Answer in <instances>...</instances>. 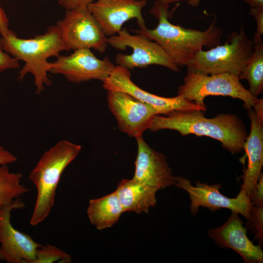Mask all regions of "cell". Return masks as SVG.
Segmentation results:
<instances>
[{
    "mask_svg": "<svg viewBox=\"0 0 263 263\" xmlns=\"http://www.w3.org/2000/svg\"><path fill=\"white\" fill-rule=\"evenodd\" d=\"M169 6L154 2L150 12L158 20L155 28L131 30L157 43L179 67L186 66L204 47L211 48L220 44L223 30L216 25V18L205 31L186 28L170 22L172 12Z\"/></svg>",
    "mask_w": 263,
    "mask_h": 263,
    "instance_id": "obj_1",
    "label": "cell"
},
{
    "mask_svg": "<svg viewBox=\"0 0 263 263\" xmlns=\"http://www.w3.org/2000/svg\"><path fill=\"white\" fill-rule=\"evenodd\" d=\"M204 111H174L153 118L149 130L152 132L168 129L182 135L193 134L206 136L220 141L232 154L240 152L248 136L242 120L236 114H219L208 118Z\"/></svg>",
    "mask_w": 263,
    "mask_h": 263,
    "instance_id": "obj_2",
    "label": "cell"
},
{
    "mask_svg": "<svg viewBox=\"0 0 263 263\" xmlns=\"http://www.w3.org/2000/svg\"><path fill=\"white\" fill-rule=\"evenodd\" d=\"M0 39L6 52L25 63L19 72L18 80L22 81L26 75L32 74L37 94H40L45 86L52 84L48 76L51 62L47 60L50 57H57L60 52L66 51L56 25L50 26L43 34L32 38H19L11 30Z\"/></svg>",
    "mask_w": 263,
    "mask_h": 263,
    "instance_id": "obj_3",
    "label": "cell"
},
{
    "mask_svg": "<svg viewBox=\"0 0 263 263\" xmlns=\"http://www.w3.org/2000/svg\"><path fill=\"white\" fill-rule=\"evenodd\" d=\"M80 145L62 140L45 151L31 171L28 178L36 187L37 197L29 223L36 226L49 216L62 174L81 151Z\"/></svg>",
    "mask_w": 263,
    "mask_h": 263,
    "instance_id": "obj_4",
    "label": "cell"
},
{
    "mask_svg": "<svg viewBox=\"0 0 263 263\" xmlns=\"http://www.w3.org/2000/svg\"><path fill=\"white\" fill-rule=\"evenodd\" d=\"M254 46L242 26L224 44L198 52L188 63L187 70L207 75L229 73L238 76L251 57Z\"/></svg>",
    "mask_w": 263,
    "mask_h": 263,
    "instance_id": "obj_5",
    "label": "cell"
},
{
    "mask_svg": "<svg viewBox=\"0 0 263 263\" xmlns=\"http://www.w3.org/2000/svg\"><path fill=\"white\" fill-rule=\"evenodd\" d=\"M178 95L200 106H205L204 99L212 96H227L244 102L247 110L254 107L258 99L246 89L237 75L229 73L207 75L190 70L179 86Z\"/></svg>",
    "mask_w": 263,
    "mask_h": 263,
    "instance_id": "obj_6",
    "label": "cell"
},
{
    "mask_svg": "<svg viewBox=\"0 0 263 263\" xmlns=\"http://www.w3.org/2000/svg\"><path fill=\"white\" fill-rule=\"evenodd\" d=\"M56 26L66 51L93 49L103 53L107 48L108 38L87 6L67 10Z\"/></svg>",
    "mask_w": 263,
    "mask_h": 263,
    "instance_id": "obj_7",
    "label": "cell"
},
{
    "mask_svg": "<svg viewBox=\"0 0 263 263\" xmlns=\"http://www.w3.org/2000/svg\"><path fill=\"white\" fill-rule=\"evenodd\" d=\"M107 42L117 50L124 51L129 47L132 50L131 55L117 54L115 56L116 65L130 70L157 65L173 72L180 71L179 67L157 43L140 34L132 35L126 29H122L116 35L108 38Z\"/></svg>",
    "mask_w": 263,
    "mask_h": 263,
    "instance_id": "obj_8",
    "label": "cell"
},
{
    "mask_svg": "<svg viewBox=\"0 0 263 263\" xmlns=\"http://www.w3.org/2000/svg\"><path fill=\"white\" fill-rule=\"evenodd\" d=\"M175 186L185 190L189 195L190 210L192 215H195L201 207L211 211L224 208L241 214L249 221L252 205L243 189H241L236 198H231L221 193V184L210 185L197 181L193 186L188 179L182 176L175 177Z\"/></svg>",
    "mask_w": 263,
    "mask_h": 263,
    "instance_id": "obj_9",
    "label": "cell"
},
{
    "mask_svg": "<svg viewBox=\"0 0 263 263\" xmlns=\"http://www.w3.org/2000/svg\"><path fill=\"white\" fill-rule=\"evenodd\" d=\"M56 58L51 62L49 72L62 75L68 81L76 83L92 80L103 82L115 66L109 57L99 59L89 49L75 50L70 55Z\"/></svg>",
    "mask_w": 263,
    "mask_h": 263,
    "instance_id": "obj_10",
    "label": "cell"
},
{
    "mask_svg": "<svg viewBox=\"0 0 263 263\" xmlns=\"http://www.w3.org/2000/svg\"><path fill=\"white\" fill-rule=\"evenodd\" d=\"M102 84L108 91H120L128 94L139 101L152 106L158 114H167L174 111L202 110L207 107L189 102L180 95L173 97L160 96L147 92L137 86L132 80L129 70L115 65L111 74Z\"/></svg>",
    "mask_w": 263,
    "mask_h": 263,
    "instance_id": "obj_11",
    "label": "cell"
},
{
    "mask_svg": "<svg viewBox=\"0 0 263 263\" xmlns=\"http://www.w3.org/2000/svg\"><path fill=\"white\" fill-rule=\"evenodd\" d=\"M24 207V203L18 198L0 210V261L35 263L37 250L41 244L28 234L15 228L11 221L12 211Z\"/></svg>",
    "mask_w": 263,
    "mask_h": 263,
    "instance_id": "obj_12",
    "label": "cell"
},
{
    "mask_svg": "<svg viewBox=\"0 0 263 263\" xmlns=\"http://www.w3.org/2000/svg\"><path fill=\"white\" fill-rule=\"evenodd\" d=\"M107 99L118 129L135 139L143 136L144 132L150 129L154 116L158 114L150 105L124 92L109 91Z\"/></svg>",
    "mask_w": 263,
    "mask_h": 263,
    "instance_id": "obj_13",
    "label": "cell"
},
{
    "mask_svg": "<svg viewBox=\"0 0 263 263\" xmlns=\"http://www.w3.org/2000/svg\"><path fill=\"white\" fill-rule=\"evenodd\" d=\"M147 0H96L87 8L107 37L117 34L124 23L136 19L140 29L146 27L142 10Z\"/></svg>",
    "mask_w": 263,
    "mask_h": 263,
    "instance_id": "obj_14",
    "label": "cell"
},
{
    "mask_svg": "<svg viewBox=\"0 0 263 263\" xmlns=\"http://www.w3.org/2000/svg\"><path fill=\"white\" fill-rule=\"evenodd\" d=\"M136 139L138 149L132 179L158 190L174 185L175 177L165 156L152 149L143 136Z\"/></svg>",
    "mask_w": 263,
    "mask_h": 263,
    "instance_id": "obj_15",
    "label": "cell"
},
{
    "mask_svg": "<svg viewBox=\"0 0 263 263\" xmlns=\"http://www.w3.org/2000/svg\"><path fill=\"white\" fill-rule=\"evenodd\" d=\"M207 234L222 247L230 248L239 253L246 263H262L263 252L247 236L246 229L238 213L232 211L222 226L208 230Z\"/></svg>",
    "mask_w": 263,
    "mask_h": 263,
    "instance_id": "obj_16",
    "label": "cell"
},
{
    "mask_svg": "<svg viewBox=\"0 0 263 263\" xmlns=\"http://www.w3.org/2000/svg\"><path fill=\"white\" fill-rule=\"evenodd\" d=\"M248 110L251 129L244 144L243 149L248 158L247 168L242 176L243 189L248 196L257 183L263 166V117L252 108Z\"/></svg>",
    "mask_w": 263,
    "mask_h": 263,
    "instance_id": "obj_17",
    "label": "cell"
},
{
    "mask_svg": "<svg viewBox=\"0 0 263 263\" xmlns=\"http://www.w3.org/2000/svg\"><path fill=\"white\" fill-rule=\"evenodd\" d=\"M157 188L134 181L122 179L115 191L124 211L148 213L156 205Z\"/></svg>",
    "mask_w": 263,
    "mask_h": 263,
    "instance_id": "obj_18",
    "label": "cell"
},
{
    "mask_svg": "<svg viewBox=\"0 0 263 263\" xmlns=\"http://www.w3.org/2000/svg\"><path fill=\"white\" fill-rule=\"evenodd\" d=\"M124 212L115 191L91 199L87 210L90 223L99 230L114 225Z\"/></svg>",
    "mask_w": 263,
    "mask_h": 263,
    "instance_id": "obj_19",
    "label": "cell"
},
{
    "mask_svg": "<svg viewBox=\"0 0 263 263\" xmlns=\"http://www.w3.org/2000/svg\"><path fill=\"white\" fill-rule=\"evenodd\" d=\"M239 79L246 80L248 89L255 97L263 90V42L254 44L253 53L239 75Z\"/></svg>",
    "mask_w": 263,
    "mask_h": 263,
    "instance_id": "obj_20",
    "label": "cell"
},
{
    "mask_svg": "<svg viewBox=\"0 0 263 263\" xmlns=\"http://www.w3.org/2000/svg\"><path fill=\"white\" fill-rule=\"evenodd\" d=\"M22 175L10 170L8 165H0V210L29 191L21 183Z\"/></svg>",
    "mask_w": 263,
    "mask_h": 263,
    "instance_id": "obj_21",
    "label": "cell"
},
{
    "mask_svg": "<svg viewBox=\"0 0 263 263\" xmlns=\"http://www.w3.org/2000/svg\"><path fill=\"white\" fill-rule=\"evenodd\" d=\"M71 261L70 255L66 252L49 244L38 248L35 263H69Z\"/></svg>",
    "mask_w": 263,
    "mask_h": 263,
    "instance_id": "obj_22",
    "label": "cell"
},
{
    "mask_svg": "<svg viewBox=\"0 0 263 263\" xmlns=\"http://www.w3.org/2000/svg\"><path fill=\"white\" fill-rule=\"evenodd\" d=\"M248 222L251 223L255 230L257 238L262 243L263 238V206H252L250 210V218Z\"/></svg>",
    "mask_w": 263,
    "mask_h": 263,
    "instance_id": "obj_23",
    "label": "cell"
},
{
    "mask_svg": "<svg viewBox=\"0 0 263 263\" xmlns=\"http://www.w3.org/2000/svg\"><path fill=\"white\" fill-rule=\"evenodd\" d=\"M250 14L254 17L256 22V31L253 40L255 44L263 41L262 37L263 35V8L251 7Z\"/></svg>",
    "mask_w": 263,
    "mask_h": 263,
    "instance_id": "obj_24",
    "label": "cell"
},
{
    "mask_svg": "<svg viewBox=\"0 0 263 263\" xmlns=\"http://www.w3.org/2000/svg\"><path fill=\"white\" fill-rule=\"evenodd\" d=\"M19 67V61L4 50L0 37V72L15 69Z\"/></svg>",
    "mask_w": 263,
    "mask_h": 263,
    "instance_id": "obj_25",
    "label": "cell"
},
{
    "mask_svg": "<svg viewBox=\"0 0 263 263\" xmlns=\"http://www.w3.org/2000/svg\"><path fill=\"white\" fill-rule=\"evenodd\" d=\"M252 206H263V174L262 173L259 180L248 196Z\"/></svg>",
    "mask_w": 263,
    "mask_h": 263,
    "instance_id": "obj_26",
    "label": "cell"
},
{
    "mask_svg": "<svg viewBox=\"0 0 263 263\" xmlns=\"http://www.w3.org/2000/svg\"><path fill=\"white\" fill-rule=\"evenodd\" d=\"M94 0H58L60 5L66 10L81 6H87Z\"/></svg>",
    "mask_w": 263,
    "mask_h": 263,
    "instance_id": "obj_27",
    "label": "cell"
},
{
    "mask_svg": "<svg viewBox=\"0 0 263 263\" xmlns=\"http://www.w3.org/2000/svg\"><path fill=\"white\" fill-rule=\"evenodd\" d=\"M17 161V158L14 154L0 145V165H8Z\"/></svg>",
    "mask_w": 263,
    "mask_h": 263,
    "instance_id": "obj_28",
    "label": "cell"
},
{
    "mask_svg": "<svg viewBox=\"0 0 263 263\" xmlns=\"http://www.w3.org/2000/svg\"><path fill=\"white\" fill-rule=\"evenodd\" d=\"M9 19L3 9L0 6V34L1 37L6 36L10 32Z\"/></svg>",
    "mask_w": 263,
    "mask_h": 263,
    "instance_id": "obj_29",
    "label": "cell"
},
{
    "mask_svg": "<svg viewBox=\"0 0 263 263\" xmlns=\"http://www.w3.org/2000/svg\"><path fill=\"white\" fill-rule=\"evenodd\" d=\"M249 6L253 8H263V0H244Z\"/></svg>",
    "mask_w": 263,
    "mask_h": 263,
    "instance_id": "obj_30",
    "label": "cell"
},
{
    "mask_svg": "<svg viewBox=\"0 0 263 263\" xmlns=\"http://www.w3.org/2000/svg\"><path fill=\"white\" fill-rule=\"evenodd\" d=\"M188 0H157L158 1L165 5H169L170 4L183 1Z\"/></svg>",
    "mask_w": 263,
    "mask_h": 263,
    "instance_id": "obj_31",
    "label": "cell"
},
{
    "mask_svg": "<svg viewBox=\"0 0 263 263\" xmlns=\"http://www.w3.org/2000/svg\"><path fill=\"white\" fill-rule=\"evenodd\" d=\"M201 0H188V3L189 5L193 7H197L199 6Z\"/></svg>",
    "mask_w": 263,
    "mask_h": 263,
    "instance_id": "obj_32",
    "label": "cell"
}]
</instances>
